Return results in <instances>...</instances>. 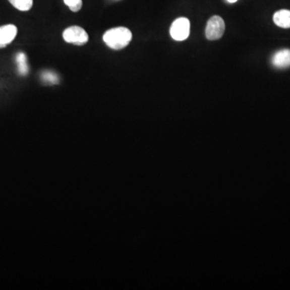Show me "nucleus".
I'll return each mask as SVG.
<instances>
[{
    "label": "nucleus",
    "mask_w": 290,
    "mask_h": 290,
    "mask_svg": "<svg viewBox=\"0 0 290 290\" xmlns=\"http://www.w3.org/2000/svg\"><path fill=\"white\" fill-rule=\"evenodd\" d=\"M132 38V32L124 27L111 28L103 35L106 45L114 50H120L128 46Z\"/></svg>",
    "instance_id": "obj_1"
},
{
    "label": "nucleus",
    "mask_w": 290,
    "mask_h": 290,
    "mask_svg": "<svg viewBox=\"0 0 290 290\" xmlns=\"http://www.w3.org/2000/svg\"><path fill=\"white\" fill-rule=\"evenodd\" d=\"M227 1H228L229 3H230V4H233V3H236L237 0H227Z\"/></svg>",
    "instance_id": "obj_12"
},
{
    "label": "nucleus",
    "mask_w": 290,
    "mask_h": 290,
    "mask_svg": "<svg viewBox=\"0 0 290 290\" xmlns=\"http://www.w3.org/2000/svg\"><path fill=\"white\" fill-rule=\"evenodd\" d=\"M16 62L18 65V70L20 74L24 75V76L26 75L28 73L26 55L24 54V52H19L18 54L16 55Z\"/></svg>",
    "instance_id": "obj_8"
},
{
    "label": "nucleus",
    "mask_w": 290,
    "mask_h": 290,
    "mask_svg": "<svg viewBox=\"0 0 290 290\" xmlns=\"http://www.w3.org/2000/svg\"><path fill=\"white\" fill-rule=\"evenodd\" d=\"M17 35V28L13 24L0 27V48L12 43Z\"/></svg>",
    "instance_id": "obj_5"
},
{
    "label": "nucleus",
    "mask_w": 290,
    "mask_h": 290,
    "mask_svg": "<svg viewBox=\"0 0 290 290\" xmlns=\"http://www.w3.org/2000/svg\"><path fill=\"white\" fill-rule=\"evenodd\" d=\"M190 23L188 19H177L170 28V35L173 40L177 41H182L188 38L190 36Z\"/></svg>",
    "instance_id": "obj_3"
},
{
    "label": "nucleus",
    "mask_w": 290,
    "mask_h": 290,
    "mask_svg": "<svg viewBox=\"0 0 290 290\" xmlns=\"http://www.w3.org/2000/svg\"><path fill=\"white\" fill-rule=\"evenodd\" d=\"M16 9L27 12L30 10L33 5V0H8Z\"/></svg>",
    "instance_id": "obj_9"
},
{
    "label": "nucleus",
    "mask_w": 290,
    "mask_h": 290,
    "mask_svg": "<svg viewBox=\"0 0 290 290\" xmlns=\"http://www.w3.org/2000/svg\"><path fill=\"white\" fill-rule=\"evenodd\" d=\"M225 23L220 16H214L209 20L206 28V38L210 40L221 38L224 33Z\"/></svg>",
    "instance_id": "obj_4"
},
{
    "label": "nucleus",
    "mask_w": 290,
    "mask_h": 290,
    "mask_svg": "<svg viewBox=\"0 0 290 290\" xmlns=\"http://www.w3.org/2000/svg\"><path fill=\"white\" fill-rule=\"evenodd\" d=\"M272 63L277 68L284 69L290 66V49H282L272 56Z\"/></svg>",
    "instance_id": "obj_6"
},
{
    "label": "nucleus",
    "mask_w": 290,
    "mask_h": 290,
    "mask_svg": "<svg viewBox=\"0 0 290 290\" xmlns=\"http://www.w3.org/2000/svg\"><path fill=\"white\" fill-rule=\"evenodd\" d=\"M273 21L280 28H290V11L280 10L276 12L273 16Z\"/></svg>",
    "instance_id": "obj_7"
},
{
    "label": "nucleus",
    "mask_w": 290,
    "mask_h": 290,
    "mask_svg": "<svg viewBox=\"0 0 290 290\" xmlns=\"http://www.w3.org/2000/svg\"><path fill=\"white\" fill-rule=\"evenodd\" d=\"M63 38L67 43L81 46L88 42L89 36L83 28L78 26H72L66 28L64 31Z\"/></svg>",
    "instance_id": "obj_2"
},
{
    "label": "nucleus",
    "mask_w": 290,
    "mask_h": 290,
    "mask_svg": "<svg viewBox=\"0 0 290 290\" xmlns=\"http://www.w3.org/2000/svg\"><path fill=\"white\" fill-rule=\"evenodd\" d=\"M44 82H48L50 84H56L58 82V76L56 74L50 71H44L41 75Z\"/></svg>",
    "instance_id": "obj_10"
},
{
    "label": "nucleus",
    "mask_w": 290,
    "mask_h": 290,
    "mask_svg": "<svg viewBox=\"0 0 290 290\" xmlns=\"http://www.w3.org/2000/svg\"><path fill=\"white\" fill-rule=\"evenodd\" d=\"M64 3L70 8V10L74 12L80 11L82 7V0H64Z\"/></svg>",
    "instance_id": "obj_11"
}]
</instances>
